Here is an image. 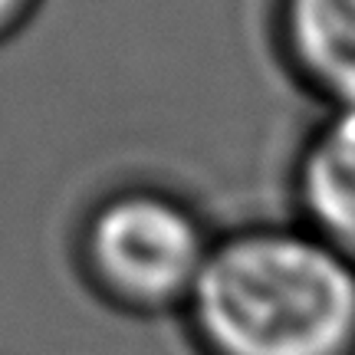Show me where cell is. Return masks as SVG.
Instances as JSON below:
<instances>
[{
  "instance_id": "cell-1",
  "label": "cell",
  "mask_w": 355,
  "mask_h": 355,
  "mask_svg": "<svg viewBox=\"0 0 355 355\" xmlns=\"http://www.w3.org/2000/svg\"><path fill=\"white\" fill-rule=\"evenodd\" d=\"M181 319L198 355H355V263L296 220L230 230Z\"/></svg>"
},
{
  "instance_id": "cell-2",
  "label": "cell",
  "mask_w": 355,
  "mask_h": 355,
  "mask_svg": "<svg viewBox=\"0 0 355 355\" xmlns=\"http://www.w3.org/2000/svg\"><path fill=\"white\" fill-rule=\"evenodd\" d=\"M217 234L198 207L158 184L115 188L79 224L76 260L86 286L125 316L184 313L214 254Z\"/></svg>"
},
{
  "instance_id": "cell-3",
  "label": "cell",
  "mask_w": 355,
  "mask_h": 355,
  "mask_svg": "<svg viewBox=\"0 0 355 355\" xmlns=\"http://www.w3.org/2000/svg\"><path fill=\"white\" fill-rule=\"evenodd\" d=\"M296 224L355 263V109H326L293 162Z\"/></svg>"
},
{
  "instance_id": "cell-4",
  "label": "cell",
  "mask_w": 355,
  "mask_h": 355,
  "mask_svg": "<svg viewBox=\"0 0 355 355\" xmlns=\"http://www.w3.org/2000/svg\"><path fill=\"white\" fill-rule=\"evenodd\" d=\"M277 46L326 109H355V0H277Z\"/></svg>"
},
{
  "instance_id": "cell-5",
  "label": "cell",
  "mask_w": 355,
  "mask_h": 355,
  "mask_svg": "<svg viewBox=\"0 0 355 355\" xmlns=\"http://www.w3.org/2000/svg\"><path fill=\"white\" fill-rule=\"evenodd\" d=\"M40 0H0V43H7L13 33H20L30 17L37 13Z\"/></svg>"
}]
</instances>
